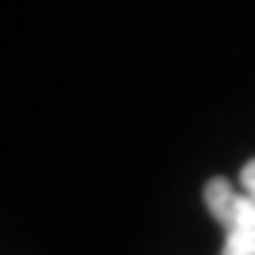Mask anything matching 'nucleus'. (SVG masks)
I'll list each match as a JSON object with an SVG mask.
<instances>
[{"label": "nucleus", "instance_id": "nucleus-1", "mask_svg": "<svg viewBox=\"0 0 255 255\" xmlns=\"http://www.w3.org/2000/svg\"><path fill=\"white\" fill-rule=\"evenodd\" d=\"M202 199L226 232L222 255H255V199L249 192H239L226 176L209 179Z\"/></svg>", "mask_w": 255, "mask_h": 255}, {"label": "nucleus", "instance_id": "nucleus-2", "mask_svg": "<svg viewBox=\"0 0 255 255\" xmlns=\"http://www.w3.org/2000/svg\"><path fill=\"white\" fill-rule=\"evenodd\" d=\"M239 182H242V192H249V196L255 199V159H249L246 166H242V172H239Z\"/></svg>", "mask_w": 255, "mask_h": 255}]
</instances>
